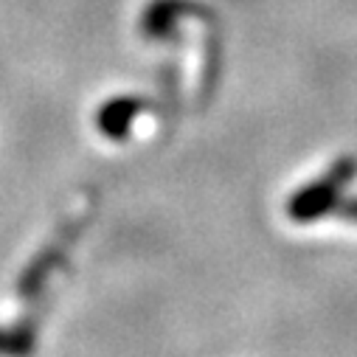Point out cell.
Segmentation results:
<instances>
[{
  "label": "cell",
  "mask_w": 357,
  "mask_h": 357,
  "mask_svg": "<svg viewBox=\"0 0 357 357\" xmlns=\"http://www.w3.org/2000/svg\"><path fill=\"white\" fill-rule=\"evenodd\" d=\"M351 177H354V160H340V163H335V166L326 172V177H321L318 183L307 186V189L290 203L293 220H318V217H324V214L335 206L340 189L351 181Z\"/></svg>",
  "instance_id": "1"
},
{
  "label": "cell",
  "mask_w": 357,
  "mask_h": 357,
  "mask_svg": "<svg viewBox=\"0 0 357 357\" xmlns=\"http://www.w3.org/2000/svg\"><path fill=\"white\" fill-rule=\"evenodd\" d=\"M343 217H346V220H357V200L343 206Z\"/></svg>",
  "instance_id": "2"
}]
</instances>
